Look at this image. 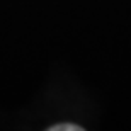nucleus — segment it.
<instances>
[{"instance_id":"nucleus-1","label":"nucleus","mask_w":131,"mask_h":131,"mask_svg":"<svg viewBox=\"0 0 131 131\" xmlns=\"http://www.w3.org/2000/svg\"><path fill=\"white\" fill-rule=\"evenodd\" d=\"M48 131H83V128L78 124H72V123H61V124H54L48 128Z\"/></svg>"}]
</instances>
